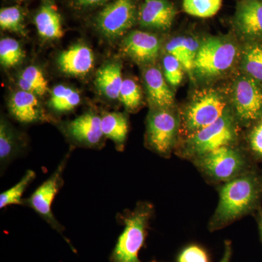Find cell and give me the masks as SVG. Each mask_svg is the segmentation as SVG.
Segmentation results:
<instances>
[{"label":"cell","mask_w":262,"mask_h":262,"mask_svg":"<svg viewBox=\"0 0 262 262\" xmlns=\"http://www.w3.org/2000/svg\"><path fill=\"white\" fill-rule=\"evenodd\" d=\"M94 54L91 48L77 45L63 51L58 63L62 72L72 76H82L89 73L94 66Z\"/></svg>","instance_id":"17"},{"label":"cell","mask_w":262,"mask_h":262,"mask_svg":"<svg viewBox=\"0 0 262 262\" xmlns=\"http://www.w3.org/2000/svg\"><path fill=\"white\" fill-rule=\"evenodd\" d=\"M154 213L151 203L141 201L132 211L126 210L117 215V220L124 229L108 258L110 262H143L139 258V252L145 244L150 220Z\"/></svg>","instance_id":"2"},{"label":"cell","mask_w":262,"mask_h":262,"mask_svg":"<svg viewBox=\"0 0 262 262\" xmlns=\"http://www.w3.org/2000/svg\"><path fill=\"white\" fill-rule=\"evenodd\" d=\"M144 80L151 108H173V92L167 84L163 72L158 67H147L144 71Z\"/></svg>","instance_id":"15"},{"label":"cell","mask_w":262,"mask_h":262,"mask_svg":"<svg viewBox=\"0 0 262 262\" xmlns=\"http://www.w3.org/2000/svg\"><path fill=\"white\" fill-rule=\"evenodd\" d=\"M234 24L237 32L250 42L262 41V3L241 0L237 6Z\"/></svg>","instance_id":"12"},{"label":"cell","mask_w":262,"mask_h":262,"mask_svg":"<svg viewBox=\"0 0 262 262\" xmlns=\"http://www.w3.org/2000/svg\"><path fill=\"white\" fill-rule=\"evenodd\" d=\"M110 0H75L77 6L82 8H93L107 3Z\"/></svg>","instance_id":"35"},{"label":"cell","mask_w":262,"mask_h":262,"mask_svg":"<svg viewBox=\"0 0 262 262\" xmlns=\"http://www.w3.org/2000/svg\"><path fill=\"white\" fill-rule=\"evenodd\" d=\"M24 52L16 39L4 38L0 41V61L6 68L15 67L23 60Z\"/></svg>","instance_id":"27"},{"label":"cell","mask_w":262,"mask_h":262,"mask_svg":"<svg viewBox=\"0 0 262 262\" xmlns=\"http://www.w3.org/2000/svg\"><path fill=\"white\" fill-rule=\"evenodd\" d=\"M36 178V173L32 170H28L25 175L13 187L5 191L0 194V208L11 205H23L22 198L24 192L31 183Z\"/></svg>","instance_id":"25"},{"label":"cell","mask_w":262,"mask_h":262,"mask_svg":"<svg viewBox=\"0 0 262 262\" xmlns=\"http://www.w3.org/2000/svg\"><path fill=\"white\" fill-rule=\"evenodd\" d=\"M96 85L105 97L116 100L120 96L123 79L121 64L118 62H110L98 71Z\"/></svg>","instance_id":"18"},{"label":"cell","mask_w":262,"mask_h":262,"mask_svg":"<svg viewBox=\"0 0 262 262\" xmlns=\"http://www.w3.org/2000/svg\"><path fill=\"white\" fill-rule=\"evenodd\" d=\"M200 45L201 44H199L194 37L183 36L182 46L183 54H184L183 68L191 75L194 74V61L199 50Z\"/></svg>","instance_id":"32"},{"label":"cell","mask_w":262,"mask_h":262,"mask_svg":"<svg viewBox=\"0 0 262 262\" xmlns=\"http://www.w3.org/2000/svg\"><path fill=\"white\" fill-rule=\"evenodd\" d=\"M68 158L69 156L67 155V157L63 158L51 177L46 182H43L29 198L24 199L23 205L32 208L42 220L46 221L48 225L51 226V228L61 234L66 242L70 246L72 251L76 253L77 251L75 247L63 235L64 227L57 221L52 212L53 202L56 194L59 192L60 189L63 185V174Z\"/></svg>","instance_id":"8"},{"label":"cell","mask_w":262,"mask_h":262,"mask_svg":"<svg viewBox=\"0 0 262 262\" xmlns=\"http://www.w3.org/2000/svg\"><path fill=\"white\" fill-rule=\"evenodd\" d=\"M238 50L232 41L211 37L200 45L194 74L202 80H212L228 72L237 59Z\"/></svg>","instance_id":"5"},{"label":"cell","mask_w":262,"mask_h":262,"mask_svg":"<svg viewBox=\"0 0 262 262\" xmlns=\"http://www.w3.org/2000/svg\"><path fill=\"white\" fill-rule=\"evenodd\" d=\"M177 262H209V258L201 246L190 245L179 253Z\"/></svg>","instance_id":"33"},{"label":"cell","mask_w":262,"mask_h":262,"mask_svg":"<svg viewBox=\"0 0 262 262\" xmlns=\"http://www.w3.org/2000/svg\"><path fill=\"white\" fill-rule=\"evenodd\" d=\"M229 112L225 95L216 90H204L193 98L183 112V129L187 137L214 123Z\"/></svg>","instance_id":"6"},{"label":"cell","mask_w":262,"mask_h":262,"mask_svg":"<svg viewBox=\"0 0 262 262\" xmlns=\"http://www.w3.org/2000/svg\"><path fill=\"white\" fill-rule=\"evenodd\" d=\"M122 51L136 63H151L158 58L160 39L151 33L133 31L124 39Z\"/></svg>","instance_id":"13"},{"label":"cell","mask_w":262,"mask_h":262,"mask_svg":"<svg viewBox=\"0 0 262 262\" xmlns=\"http://www.w3.org/2000/svg\"><path fill=\"white\" fill-rule=\"evenodd\" d=\"M65 132L72 141L88 147H97L102 143L101 117L89 112L77 117L66 125Z\"/></svg>","instance_id":"11"},{"label":"cell","mask_w":262,"mask_h":262,"mask_svg":"<svg viewBox=\"0 0 262 262\" xmlns=\"http://www.w3.org/2000/svg\"><path fill=\"white\" fill-rule=\"evenodd\" d=\"M219 196L218 206L208 225L211 232L225 228L261 208L262 170L256 167L223 183Z\"/></svg>","instance_id":"1"},{"label":"cell","mask_w":262,"mask_h":262,"mask_svg":"<svg viewBox=\"0 0 262 262\" xmlns=\"http://www.w3.org/2000/svg\"><path fill=\"white\" fill-rule=\"evenodd\" d=\"M164 76L170 85L177 87L180 84L184 77V68L178 59L167 53L163 61Z\"/></svg>","instance_id":"31"},{"label":"cell","mask_w":262,"mask_h":262,"mask_svg":"<svg viewBox=\"0 0 262 262\" xmlns=\"http://www.w3.org/2000/svg\"><path fill=\"white\" fill-rule=\"evenodd\" d=\"M208 181L225 183L256 168L251 155L234 145L222 146L192 160Z\"/></svg>","instance_id":"3"},{"label":"cell","mask_w":262,"mask_h":262,"mask_svg":"<svg viewBox=\"0 0 262 262\" xmlns=\"http://www.w3.org/2000/svg\"><path fill=\"white\" fill-rule=\"evenodd\" d=\"M34 22L39 36L43 39H59L63 35L61 17L51 5H44L40 8Z\"/></svg>","instance_id":"19"},{"label":"cell","mask_w":262,"mask_h":262,"mask_svg":"<svg viewBox=\"0 0 262 262\" xmlns=\"http://www.w3.org/2000/svg\"><path fill=\"white\" fill-rule=\"evenodd\" d=\"M119 99L127 110H135L140 106L142 94L139 84L132 79H125L122 82Z\"/></svg>","instance_id":"28"},{"label":"cell","mask_w":262,"mask_h":262,"mask_svg":"<svg viewBox=\"0 0 262 262\" xmlns=\"http://www.w3.org/2000/svg\"><path fill=\"white\" fill-rule=\"evenodd\" d=\"M101 128L103 136L111 139L117 149L122 150L128 133V120L125 115L120 113L105 114L101 117Z\"/></svg>","instance_id":"20"},{"label":"cell","mask_w":262,"mask_h":262,"mask_svg":"<svg viewBox=\"0 0 262 262\" xmlns=\"http://www.w3.org/2000/svg\"><path fill=\"white\" fill-rule=\"evenodd\" d=\"M247 141L252 159L255 162H262V117L251 124Z\"/></svg>","instance_id":"30"},{"label":"cell","mask_w":262,"mask_h":262,"mask_svg":"<svg viewBox=\"0 0 262 262\" xmlns=\"http://www.w3.org/2000/svg\"><path fill=\"white\" fill-rule=\"evenodd\" d=\"M80 95L67 86L57 85L51 91L50 106L58 113H67L80 104Z\"/></svg>","instance_id":"23"},{"label":"cell","mask_w":262,"mask_h":262,"mask_svg":"<svg viewBox=\"0 0 262 262\" xmlns=\"http://www.w3.org/2000/svg\"><path fill=\"white\" fill-rule=\"evenodd\" d=\"M258 1L261 2L262 3V0H258Z\"/></svg>","instance_id":"38"},{"label":"cell","mask_w":262,"mask_h":262,"mask_svg":"<svg viewBox=\"0 0 262 262\" xmlns=\"http://www.w3.org/2000/svg\"><path fill=\"white\" fill-rule=\"evenodd\" d=\"M222 0H183V9L198 18H211L220 11Z\"/></svg>","instance_id":"26"},{"label":"cell","mask_w":262,"mask_h":262,"mask_svg":"<svg viewBox=\"0 0 262 262\" xmlns=\"http://www.w3.org/2000/svg\"><path fill=\"white\" fill-rule=\"evenodd\" d=\"M175 16V8L168 0H145L139 10V21L145 28L166 31Z\"/></svg>","instance_id":"14"},{"label":"cell","mask_w":262,"mask_h":262,"mask_svg":"<svg viewBox=\"0 0 262 262\" xmlns=\"http://www.w3.org/2000/svg\"><path fill=\"white\" fill-rule=\"evenodd\" d=\"M180 124L173 108H151L146 120V145L160 156L168 158L177 145Z\"/></svg>","instance_id":"7"},{"label":"cell","mask_w":262,"mask_h":262,"mask_svg":"<svg viewBox=\"0 0 262 262\" xmlns=\"http://www.w3.org/2000/svg\"><path fill=\"white\" fill-rule=\"evenodd\" d=\"M232 105L236 120L251 125L262 117V84L244 75L234 81Z\"/></svg>","instance_id":"9"},{"label":"cell","mask_w":262,"mask_h":262,"mask_svg":"<svg viewBox=\"0 0 262 262\" xmlns=\"http://www.w3.org/2000/svg\"><path fill=\"white\" fill-rule=\"evenodd\" d=\"M24 17L18 7H9L0 10V27L3 30L24 33Z\"/></svg>","instance_id":"29"},{"label":"cell","mask_w":262,"mask_h":262,"mask_svg":"<svg viewBox=\"0 0 262 262\" xmlns=\"http://www.w3.org/2000/svg\"><path fill=\"white\" fill-rule=\"evenodd\" d=\"M19 144L16 134L10 124L2 118L0 123V163L5 168L18 154Z\"/></svg>","instance_id":"22"},{"label":"cell","mask_w":262,"mask_h":262,"mask_svg":"<svg viewBox=\"0 0 262 262\" xmlns=\"http://www.w3.org/2000/svg\"><path fill=\"white\" fill-rule=\"evenodd\" d=\"M183 36L172 38L165 46L168 54L171 55L178 59L181 63L183 64L184 62V54H183L182 46Z\"/></svg>","instance_id":"34"},{"label":"cell","mask_w":262,"mask_h":262,"mask_svg":"<svg viewBox=\"0 0 262 262\" xmlns=\"http://www.w3.org/2000/svg\"><path fill=\"white\" fill-rule=\"evenodd\" d=\"M255 218L257 222L258 231H259L260 237L262 241V207L254 213Z\"/></svg>","instance_id":"37"},{"label":"cell","mask_w":262,"mask_h":262,"mask_svg":"<svg viewBox=\"0 0 262 262\" xmlns=\"http://www.w3.org/2000/svg\"><path fill=\"white\" fill-rule=\"evenodd\" d=\"M136 20L134 0H115L106 5L96 18V27L104 37L115 39L121 37Z\"/></svg>","instance_id":"10"},{"label":"cell","mask_w":262,"mask_h":262,"mask_svg":"<svg viewBox=\"0 0 262 262\" xmlns=\"http://www.w3.org/2000/svg\"><path fill=\"white\" fill-rule=\"evenodd\" d=\"M20 90L43 96L48 91V81L42 71L34 66H29L21 72L18 80Z\"/></svg>","instance_id":"24"},{"label":"cell","mask_w":262,"mask_h":262,"mask_svg":"<svg viewBox=\"0 0 262 262\" xmlns=\"http://www.w3.org/2000/svg\"><path fill=\"white\" fill-rule=\"evenodd\" d=\"M241 63L244 75L262 84V41L248 43Z\"/></svg>","instance_id":"21"},{"label":"cell","mask_w":262,"mask_h":262,"mask_svg":"<svg viewBox=\"0 0 262 262\" xmlns=\"http://www.w3.org/2000/svg\"><path fill=\"white\" fill-rule=\"evenodd\" d=\"M8 106L13 117L21 123H34L46 117L37 96L23 90L12 95Z\"/></svg>","instance_id":"16"},{"label":"cell","mask_w":262,"mask_h":262,"mask_svg":"<svg viewBox=\"0 0 262 262\" xmlns=\"http://www.w3.org/2000/svg\"><path fill=\"white\" fill-rule=\"evenodd\" d=\"M232 244L230 241H226L225 244V251H224L223 256L220 262H229L231 257H232Z\"/></svg>","instance_id":"36"},{"label":"cell","mask_w":262,"mask_h":262,"mask_svg":"<svg viewBox=\"0 0 262 262\" xmlns=\"http://www.w3.org/2000/svg\"><path fill=\"white\" fill-rule=\"evenodd\" d=\"M237 139V120L229 111L214 123L187 136L179 155L192 161L222 146L234 145Z\"/></svg>","instance_id":"4"}]
</instances>
